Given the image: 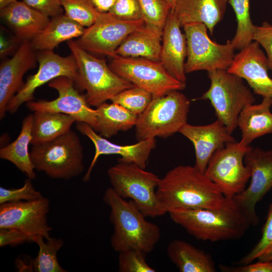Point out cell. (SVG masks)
<instances>
[{
  "label": "cell",
  "instance_id": "cell-1",
  "mask_svg": "<svg viewBox=\"0 0 272 272\" xmlns=\"http://www.w3.org/2000/svg\"><path fill=\"white\" fill-rule=\"evenodd\" d=\"M165 214L185 209H218L225 196L218 187L195 166L179 165L160 178L156 189Z\"/></svg>",
  "mask_w": 272,
  "mask_h": 272
},
{
  "label": "cell",
  "instance_id": "cell-2",
  "mask_svg": "<svg viewBox=\"0 0 272 272\" xmlns=\"http://www.w3.org/2000/svg\"><path fill=\"white\" fill-rule=\"evenodd\" d=\"M171 220L196 239L211 242L242 237L250 221L233 197H225L219 208L185 209L169 213Z\"/></svg>",
  "mask_w": 272,
  "mask_h": 272
},
{
  "label": "cell",
  "instance_id": "cell-3",
  "mask_svg": "<svg viewBox=\"0 0 272 272\" xmlns=\"http://www.w3.org/2000/svg\"><path fill=\"white\" fill-rule=\"evenodd\" d=\"M103 199L110 209V220L113 227L111 245L117 252L129 249L146 254L153 250L161 237L159 227L146 217L132 200L126 201L111 187L107 188Z\"/></svg>",
  "mask_w": 272,
  "mask_h": 272
},
{
  "label": "cell",
  "instance_id": "cell-4",
  "mask_svg": "<svg viewBox=\"0 0 272 272\" xmlns=\"http://www.w3.org/2000/svg\"><path fill=\"white\" fill-rule=\"evenodd\" d=\"M67 44L76 59L80 78V91L85 90L88 104L97 107L120 92L134 85L115 74L106 60L81 47L76 40Z\"/></svg>",
  "mask_w": 272,
  "mask_h": 272
},
{
  "label": "cell",
  "instance_id": "cell-5",
  "mask_svg": "<svg viewBox=\"0 0 272 272\" xmlns=\"http://www.w3.org/2000/svg\"><path fill=\"white\" fill-rule=\"evenodd\" d=\"M190 102L179 90L153 97L138 115L135 125L138 141L156 137L166 138L179 132L187 123Z\"/></svg>",
  "mask_w": 272,
  "mask_h": 272
},
{
  "label": "cell",
  "instance_id": "cell-6",
  "mask_svg": "<svg viewBox=\"0 0 272 272\" xmlns=\"http://www.w3.org/2000/svg\"><path fill=\"white\" fill-rule=\"evenodd\" d=\"M30 155L35 169L52 178L69 180L84 169L83 147L72 130L51 141L33 145Z\"/></svg>",
  "mask_w": 272,
  "mask_h": 272
},
{
  "label": "cell",
  "instance_id": "cell-7",
  "mask_svg": "<svg viewBox=\"0 0 272 272\" xmlns=\"http://www.w3.org/2000/svg\"><path fill=\"white\" fill-rule=\"evenodd\" d=\"M118 162L107 170L113 190L123 198L130 199L146 217L165 215L156 195L160 178L134 163Z\"/></svg>",
  "mask_w": 272,
  "mask_h": 272
},
{
  "label": "cell",
  "instance_id": "cell-8",
  "mask_svg": "<svg viewBox=\"0 0 272 272\" xmlns=\"http://www.w3.org/2000/svg\"><path fill=\"white\" fill-rule=\"evenodd\" d=\"M208 75L211 85L200 99L210 101L217 119L232 134L237 127L241 111L254 103L255 98L242 78L227 70L210 71Z\"/></svg>",
  "mask_w": 272,
  "mask_h": 272
},
{
  "label": "cell",
  "instance_id": "cell-9",
  "mask_svg": "<svg viewBox=\"0 0 272 272\" xmlns=\"http://www.w3.org/2000/svg\"><path fill=\"white\" fill-rule=\"evenodd\" d=\"M251 147L241 141L230 142L210 159L204 173L225 197H232L245 189L251 173L244 158Z\"/></svg>",
  "mask_w": 272,
  "mask_h": 272
},
{
  "label": "cell",
  "instance_id": "cell-10",
  "mask_svg": "<svg viewBox=\"0 0 272 272\" xmlns=\"http://www.w3.org/2000/svg\"><path fill=\"white\" fill-rule=\"evenodd\" d=\"M109 66L117 75L148 91L153 97L185 87L186 84L172 76L160 61L116 55L111 58Z\"/></svg>",
  "mask_w": 272,
  "mask_h": 272
},
{
  "label": "cell",
  "instance_id": "cell-11",
  "mask_svg": "<svg viewBox=\"0 0 272 272\" xmlns=\"http://www.w3.org/2000/svg\"><path fill=\"white\" fill-rule=\"evenodd\" d=\"M187 41L185 73L198 71L227 70L235 56L231 41L221 44L213 41L207 26L201 23H191L183 26Z\"/></svg>",
  "mask_w": 272,
  "mask_h": 272
},
{
  "label": "cell",
  "instance_id": "cell-12",
  "mask_svg": "<svg viewBox=\"0 0 272 272\" xmlns=\"http://www.w3.org/2000/svg\"><path fill=\"white\" fill-rule=\"evenodd\" d=\"M38 70L28 77L21 90L12 98L7 107V112L14 114L24 103L33 100L36 90L54 79L61 76L70 78L80 91V78L76 59L72 53L61 56L53 50L39 51Z\"/></svg>",
  "mask_w": 272,
  "mask_h": 272
},
{
  "label": "cell",
  "instance_id": "cell-13",
  "mask_svg": "<svg viewBox=\"0 0 272 272\" xmlns=\"http://www.w3.org/2000/svg\"><path fill=\"white\" fill-rule=\"evenodd\" d=\"M145 26L143 20L125 21L109 13H100L95 22L85 28L76 40L83 49L112 58L124 39L132 32Z\"/></svg>",
  "mask_w": 272,
  "mask_h": 272
},
{
  "label": "cell",
  "instance_id": "cell-14",
  "mask_svg": "<svg viewBox=\"0 0 272 272\" xmlns=\"http://www.w3.org/2000/svg\"><path fill=\"white\" fill-rule=\"evenodd\" d=\"M244 162L250 171V183L233 198L246 214L251 226H256L259 219L256 206L272 188V151L251 147Z\"/></svg>",
  "mask_w": 272,
  "mask_h": 272
},
{
  "label": "cell",
  "instance_id": "cell-15",
  "mask_svg": "<svg viewBox=\"0 0 272 272\" xmlns=\"http://www.w3.org/2000/svg\"><path fill=\"white\" fill-rule=\"evenodd\" d=\"M55 90L58 97L52 100L30 101L26 106L30 111H44L69 115L76 122H85L96 131L98 127L96 109L88 104L85 95L80 94L73 80L69 77H57L48 83Z\"/></svg>",
  "mask_w": 272,
  "mask_h": 272
},
{
  "label": "cell",
  "instance_id": "cell-16",
  "mask_svg": "<svg viewBox=\"0 0 272 272\" xmlns=\"http://www.w3.org/2000/svg\"><path fill=\"white\" fill-rule=\"evenodd\" d=\"M50 201L45 197L0 205V229L12 228L34 237L49 239L52 228L48 224Z\"/></svg>",
  "mask_w": 272,
  "mask_h": 272
},
{
  "label": "cell",
  "instance_id": "cell-17",
  "mask_svg": "<svg viewBox=\"0 0 272 272\" xmlns=\"http://www.w3.org/2000/svg\"><path fill=\"white\" fill-rule=\"evenodd\" d=\"M76 128L82 134L88 137L95 147V154L83 180H89L91 172L98 159L102 155H117L120 156L118 161L134 163L145 169L152 151L156 147L155 139L138 141L129 145H120L113 143L98 134L90 125L85 122H77Z\"/></svg>",
  "mask_w": 272,
  "mask_h": 272
},
{
  "label": "cell",
  "instance_id": "cell-18",
  "mask_svg": "<svg viewBox=\"0 0 272 272\" xmlns=\"http://www.w3.org/2000/svg\"><path fill=\"white\" fill-rule=\"evenodd\" d=\"M37 53L31 41L22 42L13 56L0 65V119L5 116L7 107L24 84L23 77L36 66Z\"/></svg>",
  "mask_w": 272,
  "mask_h": 272
},
{
  "label": "cell",
  "instance_id": "cell-19",
  "mask_svg": "<svg viewBox=\"0 0 272 272\" xmlns=\"http://www.w3.org/2000/svg\"><path fill=\"white\" fill-rule=\"evenodd\" d=\"M268 69L267 57L260 45L253 41L235 54L227 71L245 79L254 93L272 98V79Z\"/></svg>",
  "mask_w": 272,
  "mask_h": 272
},
{
  "label": "cell",
  "instance_id": "cell-20",
  "mask_svg": "<svg viewBox=\"0 0 272 272\" xmlns=\"http://www.w3.org/2000/svg\"><path fill=\"white\" fill-rule=\"evenodd\" d=\"M179 132L193 144L195 154L194 166L202 173H205L216 151L228 143L235 141L226 127L218 119L204 125L186 123Z\"/></svg>",
  "mask_w": 272,
  "mask_h": 272
},
{
  "label": "cell",
  "instance_id": "cell-21",
  "mask_svg": "<svg viewBox=\"0 0 272 272\" xmlns=\"http://www.w3.org/2000/svg\"><path fill=\"white\" fill-rule=\"evenodd\" d=\"M181 27L179 20L171 10L163 30L160 61L172 76L186 84L184 65L187 41Z\"/></svg>",
  "mask_w": 272,
  "mask_h": 272
},
{
  "label": "cell",
  "instance_id": "cell-22",
  "mask_svg": "<svg viewBox=\"0 0 272 272\" xmlns=\"http://www.w3.org/2000/svg\"><path fill=\"white\" fill-rule=\"evenodd\" d=\"M1 18L20 41H31L47 25L49 17L17 1L0 11Z\"/></svg>",
  "mask_w": 272,
  "mask_h": 272
},
{
  "label": "cell",
  "instance_id": "cell-23",
  "mask_svg": "<svg viewBox=\"0 0 272 272\" xmlns=\"http://www.w3.org/2000/svg\"><path fill=\"white\" fill-rule=\"evenodd\" d=\"M228 0H176L172 12L181 27L191 23L204 24L213 35L223 18Z\"/></svg>",
  "mask_w": 272,
  "mask_h": 272
},
{
  "label": "cell",
  "instance_id": "cell-24",
  "mask_svg": "<svg viewBox=\"0 0 272 272\" xmlns=\"http://www.w3.org/2000/svg\"><path fill=\"white\" fill-rule=\"evenodd\" d=\"M271 105L272 98L265 97L260 103L249 104L242 109L237 121L240 141L250 145L256 138L272 133Z\"/></svg>",
  "mask_w": 272,
  "mask_h": 272
},
{
  "label": "cell",
  "instance_id": "cell-25",
  "mask_svg": "<svg viewBox=\"0 0 272 272\" xmlns=\"http://www.w3.org/2000/svg\"><path fill=\"white\" fill-rule=\"evenodd\" d=\"M85 29L62 14L51 18L45 28L30 41L35 50H53L62 42L79 38Z\"/></svg>",
  "mask_w": 272,
  "mask_h": 272
},
{
  "label": "cell",
  "instance_id": "cell-26",
  "mask_svg": "<svg viewBox=\"0 0 272 272\" xmlns=\"http://www.w3.org/2000/svg\"><path fill=\"white\" fill-rule=\"evenodd\" d=\"M167 253L170 260L180 272H215L212 256L204 251L183 240L170 242Z\"/></svg>",
  "mask_w": 272,
  "mask_h": 272
},
{
  "label": "cell",
  "instance_id": "cell-27",
  "mask_svg": "<svg viewBox=\"0 0 272 272\" xmlns=\"http://www.w3.org/2000/svg\"><path fill=\"white\" fill-rule=\"evenodd\" d=\"M33 114H30L23 119L19 134L11 143L1 148L0 158L11 162L28 178H35V168L32 162L29 145L32 140Z\"/></svg>",
  "mask_w": 272,
  "mask_h": 272
},
{
  "label": "cell",
  "instance_id": "cell-28",
  "mask_svg": "<svg viewBox=\"0 0 272 272\" xmlns=\"http://www.w3.org/2000/svg\"><path fill=\"white\" fill-rule=\"evenodd\" d=\"M162 36L145 26L128 35L117 48L116 54L122 57L160 61Z\"/></svg>",
  "mask_w": 272,
  "mask_h": 272
},
{
  "label": "cell",
  "instance_id": "cell-29",
  "mask_svg": "<svg viewBox=\"0 0 272 272\" xmlns=\"http://www.w3.org/2000/svg\"><path fill=\"white\" fill-rule=\"evenodd\" d=\"M75 119L63 113L36 111L32 128V145L51 141L71 130Z\"/></svg>",
  "mask_w": 272,
  "mask_h": 272
},
{
  "label": "cell",
  "instance_id": "cell-30",
  "mask_svg": "<svg viewBox=\"0 0 272 272\" xmlns=\"http://www.w3.org/2000/svg\"><path fill=\"white\" fill-rule=\"evenodd\" d=\"M95 109L98 122L96 131L106 139L120 131L131 128L137 123L138 115L116 103L105 102Z\"/></svg>",
  "mask_w": 272,
  "mask_h": 272
},
{
  "label": "cell",
  "instance_id": "cell-31",
  "mask_svg": "<svg viewBox=\"0 0 272 272\" xmlns=\"http://www.w3.org/2000/svg\"><path fill=\"white\" fill-rule=\"evenodd\" d=\"M32 241L39 247L37 256L31 261V266L36 272H66L60 265L57 257L58 251L63 245L60 238L50 237L45 239L43 237L36 235Z\"/></svg>",
  "mask_w": 272,
  "mask_h": 272
},
{
  "label": "cell",
  "instance_id": "cell-32",
  "mask_svg": "<svg viewBox=\"0 0 272 272\" xmlns=\"http://www.w3.org/2000/svg\"><path fill=\"white\" fill-rule=\"evenodd\" d=\"M236 18L237 29L231 41L235 49L241 50L253 41L255 25L250 13V0H228Z\"/></svg>",
  "mask_w": 272,
  "mask_h": 272
},
{
  "label": "cell",
  "instance_id": "cell-33",
  "mask_svg": "<svg viewBox=\"0 0 272 272\" xmlns=\"http://www.w3.org/2000/svg\"><path fill=\"white\" fill-rule=\"evenodd\" d=\"M145 26L162 35L168 16L172 10L166 0H137Z\"/></svg>",
  "mask_w": 272,
  "mask_h": 272
},
{
  "label": "cell",
  "instance_id": "cell-34",
  "mask_svg": "<svg viewBox=\"0 0 272 272\" xmlns=\"http://www.w3.org/2000/svg\"><path fill=\"white\" fill-rule=\"evenodd\" d=\"M256 259L262 261L272 260V201L262 229L260 240L249 252L237 262V264H247Z\"/></svg>",
  "mask_w": 272,
  "mask_h": 272
},
{
  "label": "cell",
  "instance_id": "cell-35",
  "mask_svg": "<svg viewBox=\"0 0 272 272\" xmlns=\"http://www.w3.org/2000/svg\"><path fill=\"white\" fill-rule=\"evenodd\" d=\"M153 98L148 91L134 86L120 92L110 101L139 115L146 109Z\"/></svg>",
  "mask_w": 272,
  "mask_h": 272
},
{
  "label": "cell",
  "instance_id": "cell-36",
  "mask_svg": "<svg viewBox=\"0 0 272 272\" xmlns=\"http://www.w3.org/2000/svg\"><path fill=\"white\" fill-rule=\"evenodd\" d=\"M60 3L64 14L84 27L92 25L100 14L86 0H60Z\"/></svg>",
  "mask_w": 272,
  "mask_h": 272
},
{
  "label": "cell",
  "instance_id": "cell-37",
  "mask_svg": "<svg viewBox=\"0 0 272 272\" xmlns=\"http://www.w3.org/2000/svg\"><path fill=\"white\" fill-rule=\"evenodd\" d=\"M143 252L129 249L119 252L118 270L120 272H155L146 260Z\"/></svg>",
  "mask_w": 272,
  "mask_h": 272
},
{
  "label": "cell",
  "instance_id": "cell-38",
  "mask_svg": "<svg viewBox=\"0 0 272 272\" xmlns=\"http://www.w3.org/2000/svg\"><path fill=\"white\" fill-rule=\"evenodd\" d=\"M43 197L34 187L31 179H25L23 186L19 188L0 187V205L8 202H17L37 199Z\"/></svg>",
  "mask_w": 272,
  "mask_h": 272
},
{
  "label": "cell",
  "instance_id": "cell-39",
  "mask_svg": "<svg viewBox=\"0 0 272 272\" xmlns=\"http://www.w3.org/2000/svg\"><path fill=\"white\" fill-rule=\"evenodd\" d=\"M108 13L123 20H143L137 0H116Z\"/></svg>",
  "mask_w": 272,
  "mask_h": 272
},
{
  "label": "cell",
  "instance_id": "cell-40",
  "mask_svg": "<svg viewBox=\"0 0 272 272\" xmlns=\"http://www.w3.org/2000/svg\"><path fill=\"white\" fill-rule=\"evenodd\" d=\"M253 41L257 42L266 51L268 69L272 70V25L264 22L254 26Z\"/></svg>",
  "mask_w": 272,
  "mask_h": 272
},
{
  "label": "cell",
  "instance_id": "cell-41",
  "mask_svg": "<svg viewBox=\"0 0 272 272\" xmlns=\"http://www.w3.org/2000/svg\"><path fill=\"white\" fill-rule=\"evenodd\" d=\"M27 5L52 18L63 14L60 0H23Z\"/></svg>",
  "mask_w": 272,
  "mask_h": 272
},
{
  "label": "cell",
  "instance_id": "cell-42",
  "mask_svg": "<svg viewBox=\"0 0 272 272\" xmlns=\"http://www.w3.org/2000/svg\"><path fill=\"white\" fill-rule=\"evenodd\" d=\"M33 237L12 228L0 229V246H16L27 242H33Z\"/></svg>",
  "mask_w": 272,
  "mask_h": 272
},
{
  "label": "cell",
  "instance_id": "cell-43",
  "mask_svg": "<svg viewBox=\"0 0 272 272\" xmlns=\"http://www.w3.org/2000/svg\"><path fill=\"white\" fill-rule=\"evenodd\" d=\"M219 268L224 272H272V260L267 261L258 260L255 263L236 266L220 265Z\"/></svg>",
  "mask_w": 272,
  "mask_h": 272
},
{
  "label": "cell",
  "instance_id": "cell-44",
  "mask_svg": "<svg viewBox=\"0 0 272 272\" xmlns=\"http://www.w3.org/2000/svg\"><path fill=\"white\" fill-rule=\"evenodd\" d=\"M98 13H108L116 0H86Z\"/></svg>",
  "mask_w": 272,
  "mask_h": 272
},
{
  "label": "cell",
  "instance_id": "cell-45",
  "mask_svg": "<svg viewBox=\"0 0 272 272\" xmlns=\"http://www.w3.org/2000/svg\"><path fill=\"white\" fill-rule=\"evenodd\" d=\"M17 1V0H0V10L9 6Z\"/></svg>",
  "mask_w": 272,
  "mask_h": 272
},
{
  "label": "cell",
  "instance_id": "cell-46",
  "mask_svg": "<svg viewBox=\"0 0 272 272\" xmlns=\"http://www.w3.org/2000/svg\"><path fill=\"white\" fill-rule=\"evenodd\" d=\"M166 1L171 6L172 9L174 6L176 0H166Z\"/></svg>",
  "mask_w": 272,
  "mask_h": 272
}]
</instances>
